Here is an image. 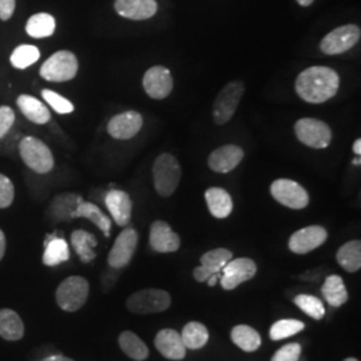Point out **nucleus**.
<instances>
[{
	"instance_id": "obj_43",
	"label": "nucleus",
	"mask_w": 361,
	"mask_h": 361,
	"mask_svg": "<svg viewBox=\"0 0 361 361\" xmlns=\"http://www.w3.org/2000/svg\"><path fill=\"white\" fill-rule=\"evenodd\" d=\"M4 253H6V235L0 229V259L4 257Z\"/></svg>"
},
{
	"instance_id": "obj_8",
	"label": "nucleus",
	"mask_w": 361,
	"mask_h": 361,
	"mask_svg": "<svg viewBox=\"0 0 361 361\" xmlns=\"http://www.w3.org/2000/svg\"><path fill=\"white\" fill-rule=\"evenodd\" d=\"M297 140L312 149H325L332 141V130L319 119L302 118L295 125Z\"/></svg>"
},
{
	"instance_id": "obj_42",
	"label": "nucleus",
	"mask_w": 361,
	"mask_h": 361,
	"mask_svg": "<svg viewBox=\"0 0 361 361\" xmlns=\"http://www.w3.org/2000/svg\"><path fill=\"white\" fill-rule=\"evenodd\" d=\"M16 7V0H0V19L8 20L11 19Z\"/></svg>"
},
{
	"instance_id": "obj_3",
	"label": "nucleus",
	"mask_w": 361,
	"mask_h": 361,
	"mask_svg": "<svg viewBox=\"0 0 361 361\" xmlns=\"http://www.w3.org/2000/svg\"><path fill=\"white\" fill-rule=\"evenodd\" d=\"M78 58L75 54L67 50L52 54L51 56L40 67V77L49 82H68L77 77Z\"/></svg>"
},
{
	"instance_id": "obj_39",
	"label": "nucleus",
	"mask_w": 361,
	"mask_h": 361,
	"mask_svg": "<svg viewBox=\"0 0 361 361\" xmlns=\"http://www.w3.org/2000/svg\"><path fill=\"white\" fill-rule=\"evenodd\" d=\"M301 355V345L298 343H290L279 349L271 361H298Z\"/></svg>"
},
{
	"instance_id": "obj_7",
	"label": "nucleus",
	"mask_w": 361,
	"mask_h": 361,
	"mask_svg": "<svg viewBox=\"0 0 361 361\" xmlns=\"http://www.w3.org/2000/svg\"><path fill=\"white\" fill-rule=\"evenodd\" d=\"M244 92L245 86L240 80H233L219 91L213 104V118L217 125H225L232 119Z\"/></svg>"
},
{
	"instance_id": "obj_37",
	"label": "nucleus",
	"mask_w": 361,
	"mask_h": 361,
	"mask_svg": "<svg viewBox=\"0 0 361 361\" xmlns=\"http://www.w3.org/2000/svg\"><path fill=\"white\" fill-rule=\"evenodd\" d=\"M295 304H296L297 308H300L305 314H308L314 320H322L326 313L323 301L316 296L298 295L295 297Z\"/></svg>"
},
{
	"instance_id": "obj_10",
	"label": "nucleus",
	"mask_w": 361,
	"mask_h": 361,
	"mask_svg": "<svg viewBox=\"0 0 361 361\" xmlns=\"http://www.w3.org/2000/svg\"><path fill=\"white\" fill-rule=\"evenodd\" d=\"M360 37V28L356 25L337 27L322 40L320 50L326 55H338L355 47Z\"/></svg>"
},
{
	"instance_id": "obj_6",
	"label": "nucleus",
	"mask_w": 361,
	"mask_h": 361,
	"mask_svg": "<svg viewBox=\"0 0 361 361\" xmlns=\"http://www.w3.org/2000/svg\"><path fill=\"white\" fill-rule=\"evenodd\" d=\"M171 304V297L162 289H142L133 293L126 301V307L135 314H152L168 310Z\"/></svg>"
},
{
	"instance_id": "obj_48",
	"label": "nucleus",
	"mask_w": 361,
	"mask_h": 361,
	"mask_svg": "<svg viewBox=\"0 0 361 361\" xmlns=\"http://www.w3.org/2000/svg\"><path fill=\"white\" fill-rule=\"evenodd\" d=\"M352 164H353L355 166H356V165L359 166V165H360V155H357V158H355V159L352 161Z\"/></svg>"
},
{
	"instance_id": "obj_23",
	"label": "nucleus",
	"mask_w": 361,
	"mask_h": 361,
	"mask_svg": "<svg viewBox=\"0 0 361 361\" xmlns=\"http://www.w3.org/2000/svg\"><path fill=\"white\" fill-rule=\"evenodd\" d=\"M209 212L216 219H226L233 210V201L231 194L221 188H210L205 192Z\"/></svg>"
},
{
	"instance_id": "obj_15",
	"label": "nucleus",
	"mask_w": 361,
	"mask_h": 361,
	"mask_svg": "<svg viewBox=\"0 0 361 361\" xmlns=\"http://www.w3.org/2000/svg\"><path fill=\"white\" fill-rule=\"evenodd\" d=\"M143 126V118L137 111H125L116 114L107 123V133L114 138L126 141L134 138Z\"/></svg>"
},
{
	"instance_id": "obj_22",
	"label": "nucleus",
	"mask_w": 361,
	"mask_h": 361,
	"mask_svg": "<svg viewBox=\"0 0 361 361\" xmlns=\"http://www.w3.org/2000/svg\"><path fill=\"white\" fill-rule=\"evenodd\" d=\"M16 104L22 114L26 116L28 121L37 125H44L51 119L50 110L46 107V104L40 102L32 95H19L16 99Z\"/></svg>"
},
{
	"instance_id": "obj_20",
	"label": "nucleus",
	"mask_w": 361,
	"mask_h": 361,
	"mask_svg": "<svg viewBox=\"0 0 361 361\" xmlns=\"http://www.w3.org/2000/svg\"><path fill=\"white\" fill-rule=\"evenodd\" d=\"M116 11L131 20H146L154 16L158 6L155 0H116Z\"/></svg>"
},
{
	"instance_id": "obj_19",
	"label": "nucleus",
	"mask_w": 361,
	"mask_h": 361,
	"mask_svg": "<svg viewBox=\"0 0 361 361\" xmlns=\"http://www.w3.org/2000/svg\"><path fill=\"white\" fill-rule=\"evenodd\" d=\"M154 344L157 350L169 360H182L186 356V347L176 329L166 328L159 331L155 336Z\"/></svg>"
},
{
	"instance_id": "obj_35",
	"label": "nucleus",
	"mask_w": 361,
	"mask_h": 361,
	"mask_svg": "<svg viewBox=\"0 0 361 361\" xmlns=\"http://www.w3.org/2000/svg\"><path fill=\"white\" fill-rule=\"evenodd\" d=\"M40 58L38 47L32 44H20L13 50L10 62L18 70H26L27 67L37 63Z\"/></svg>"
},
{
	"instance_id": "obj_32",
	"label": "nucleus",
	"mask_w": 361,
	"mask_h": 361,
	"mask_svg": "<svg viewBox=\"0 0 361 361\" xmlns=\"http://www.w3.org/2000/svg\"><path fill=\"white\" fill-rule=\"evenodd\" d=\"M71 244L74 246L82 262L89 264L94 258L97 257L94 247L98 245V241L94 234L86 232V231H80V229L75 231L71 234Z\"/></svg>"
},
{
	"instance_id": "obj_34",
	"label": "nucleus",
	"mask_w": 361,
	"mask_h": 361,
	"mask_svg": "<svg viewBox=\"0 0 361 361\" xmlns=\"http://www.w3.org/2000/svg\"><path fill=\"white\" fill-rule=\"evenodd\" d=\"M180 338L186 349L197 350L207 345L209 341V331L204 324L190 322L183 326Z\"/></svg>"
},
{
	"instance_id": "obj_41",
	"label": "nucleus",
	"mask_w": 361,
	"mask_h": 361,
	"mask_svg": "<svg viewBox=\"0 0 361 361\" xmlns=\"http://www.w3.org/2000/svg\"><path fill=\"white\" fill-rule=\"evenodd\" d=\"M15 122V113L10 106H0V140L11 130Z\"/></svg>"
},
{
	"instance_id": "obj_29",
	"label": "nucleus",
	"mask_w": 361,
	"mask_h": 361,
	"mask_svg": "<svg viewBox=\"0 0 361 361\" xmlns=\"http://www.w3.org/2000/svg\"><path fill=\"white\" fill-rule=\"evenodd\" d=\"M119 347L126 356L134 361H145L149 357L150 350L142 340L131 331H125L118 338Z\"/></svg>"
},
{
	"instance_id": "obj_1",
	"label": "nucleus",
	"mask_w": 361,
	"mask_h": 361,
	"mask_svg": "<svg viewBox=\"0 0 361 361\" xmlns=\"http://www.w3.org/2000/svg\"><path fill=\"white\" fill-rule=\"evenodd\" d=\"M340 86V78L334 68L313 66L305 68L296 79V92L308 104H324L334 98Z\"/></svg>"
},
{
	"instance_id": "obj_40",
	"label": "nucleus",
	"mask_w": 361,
	"mask_h": 361,
	"mask_svg": "<svg viewBox=\"0 0 361 361\" xmlns=\"http://www.w3.org/2000/svg\"><path fill=\"white\" fill-rule=\"evenodd\" d=\"M13 195H15V189H13V182L4 174H0V209L11 207Z\"/></svg>"
},
{
	"instance_id": "obj_21",
	"label": "nucleus",
	"mask_w": 361,
	"mask_h": 361,
	"mask_svg": "<svg viewBox=\"0 0 361 361\" xmlns=\"http://www.w3.org/2000/svg\"><path fill=\"white\" fill-rule=\"evenodd\" d=\"M104 202L118 226H126L129 224L133 212V202L129 194L122 190H110Z\"/></svg>"
},
{
	"instance_id": "obj_2",
	"label": "nucleus",
	"mask_w": 361,
	"mask_h": 361,
	"mask_svg": "<svg viewBox=\"0 0 361 361\" xmlns=\"http://www.w3.org/2000/svg\"><path fill=\"white\" fill-rule=\"evenodd\" d=\"M153 180L157 193L161 197H170L178 188L180 166L174 155L161 154L155 159Z\"/></svg>"
},
{
	"instance_id": "obj_47",
	"label": "nucleus",
	"mask_w": 361,
	"mask_h": 361,
	"mask_svg": "<svg viewBox=\"0 0 361 361\" xmlns=\"http://www.w3.org/2000/svg\"><path fill=\"white\" fill-rule=\"evenodd\" d=\"M296 1L300 6H302V7H308L314 0H296Z\"/></svg>"
},
{
	"instance_id": "obj_28",
	"label": "nucleus",
	"mask_w": 361,
	"mask_h": 361,
	"mask_svg": "<svg viewBox=\"0 0 361 361\" xmlns=\"http://www.w3.org/2000/svg\"><path fill=\"white\" fill-rule=\"evenodd\" d=\"M336 259L338 265L349 273L360 271L361 243L359 240H352L337 250Z\"/></svg>"
},
{
	"instance_id": "obj_4",
	"label": "nucleus",
	"mask_w": 361,
	"mask_h": 361,
	"mask_svg": "<svg viewBox=\"0 0 361 361\" xmlns=\"http://www.w3.org/2000/svg\"><path fill=\"white\" fill-rule=\"evenodd\" d=\"M89 292L90 286L86 279L80 276L67 277L56 289V304L66 312H77L86 304Z\"/></svg>"
},
{
	"instance_id": "obj_49",
	"label": "nucleus",
	"mask_w": 361,
	"mask_h": 361,
	"mask_svg": "<svg viewBox=\"0 0 361 361\" xmlns=\"http://www.w3.org/2000/svg\"><path fill=\"white\" fill-rule=\"evenodd\" d=\"M344 361H359L357 359H355V357H349V359H345Z\"/></svg>"
},
{
	"instance_id": "obj_13",
	"label": "nucleus",
	"mask_w": 361,
	"mask_h": 361,
	"mask_svg": "<svg viewBox=\"0 0 361 361\" xmlns=\"http://www.w3.org/2000/svg\"><path fill=\"white\" fill-rule=\"evenodd\" d=\"M328 238V232L323 226L313 225L293 233L289 238V249L296 255H307L320 247Z\"/></svg>"
},
{
	"instance_id": "obj_44",
	"label": "nucleus",
	"mask_w": 361,
	"mask_h": 361,
	"mask_svg": "<svg viewBox=\"0 0 361 361\" xmlns=\"http://www.w3.org/2000/svg\"><path fill=\"white\" fill-rule=\"evenodd\" d=\"M40 361H74L73 359H70V357H66V356H61V355H58V356H50V357H46V359H43V360Z\"/></svg>"
},
{
	"instance_id": "obj_31",
	"label": "nucleus",
	"mask_w": 361,
	"mask_h": 361,
	"mask_svg": "<svg viewBox=\"0 0 361 361\" xmlns=\"http://www.w3.org/2000/svg\"><path fill=\"white\" fill-rule=\"evenodd\" d=\"M82 197L77 194H62L58 195L52 201L51 207L49 209V216L55 221H67L71 219V214L75 207L82 202Z\"/></svg>"
},
{
	"instance_id": "obj_33",
	"label": "nucleus",
	"mask_w": 361,
	"mask_h": 361,
	"mask_svg": "<svg viewBox=\"0 0 361 361\" xmlns=\"http://www.w3.org/2000/svg\"><path fill=\"white\" fill-rule=\"evenodd\" d=\"M232 341L238 347V348L245 350V352H255L257 350L262 340L257 331L249 325H237L232 329Z\"/></svg>"
},
{
	"instance_id": "obj_14",
	"label": "nucleus",
	"mask_w": 361,
	"mask_h": 361,
	"mask_svg": "<svg viewBox=\"0 0 361 361\" xmlns=\"http://www.w3.org/2000/svg\"><path fill=\"white\" fill-rule=\"evenodd\" d=\"M143 89L153 99H165L173 90V77L164 66L150 67L143 75Z\"/></svg>"
},
{
	"instance_id": "obj_25",
	"label": "nucleus",
	"mask_w": 361,
	"mask_h": 361,
	"mask_svg": "<svg viewBox=\"0 0 361 361\" xmlns=\"http://www.w3.org/2000/svg\"><path fill=\"white\" fill-rule=\"evenodd\" d=\"M25 336V324L13 310H0V337L7 341H18Z\"/></svg>"
},
{
	"instance_id": "obj_17",
	"label": "nucleus",
	"mask_w": 361,
	"mask_h": 361,
	"mask_svg": "<svg viewBox=\"0 0 361 361\" xmlns=\"http://www.w3.org/2000/svg\"><path fill=\"white\" fill-rule=\"evenodd\" d=\"M233 258V253L225 247L209 250L201 257V265L193 271V277L198 283H207V279L222 271V268Z\"/></svg>"
},
{
	"instance_id": "obj_16",
	"label": "nucleus",
	"mask_w": 361,
	"mask_h": 361,
	"mask_svg": "<svg viewBox=\"0 0 361 361\" xmlns=\"http://www.w3.org/2000/svg\"><path fill=\"white\" fill-rule=\"evenodd\" d=\"M149 244L157 253H174L180 249V238L168 222L155 221L150 228Z\"/></svg>"
},
{
	"instance_id": "obj_9",
	"label": "nucleus",
	"mask_w": 361,
	"mask_h": 361,
	"mask_svg": "<svg viewBox=\"0 0 361 361\" xmlns=\"http://www.w3.org/2000/svg\"><path fill=\"white\" fill-rule=\"evenodd\" d=\"M271 194L277 202L293 210L304 209L310 204V194L296 180L288 178L274 180L271 185Z\"/></svg>"
},
{
	"instance_id": "obj_24",
	"label": "nucleus",
	"mask_w": 361,
	"mask_h": 361,
	"mask_svg": "<svg viewBox=\"0 0 361 361\" xmlns=\"http://www.w3.org/2000/svg\"><path fill=\"white\" fill-rule=\"evenodd\" d=\"M322 293H323L325 301L334 308H338L348 301L347 286L338 274H331L325 279L323 288H322Z\"/></svg>"
},
{
	"instance_id": "obj_18",
	"label": "nucleus",
	"mask_w": 361,
	"mask_h": 361,
	"mask_svg": "<svg viewBox=\"0 0 361 361\" xmlns=\"http://www.w3.org/2000/svg\"><path fill=\"white\" fill-rule=\"evenodd\" d=\"M244 158V150L237 145H225L212 152L209 155V168L216 173H231L237 168Z\"/></svg>"
},
{
	"instance_id": "obj_30",
	"label": "nucleus",
	"mask_w": 361,
	"mask_h": 361,
	"mask_svg": "<svg viewBox=\"0 0 361 361\" xmlns=\"http://www.w3.org/2000/svg\"><path fill=\"white\" fill-rule=\"evenodd\" d=\"M56 28L55 18L47 13L32 15L26 25V32L31 38H49L54 35Z\"/></svg>"
},
{
	"instance_id": "obj_12",
	"label": "nucleus",
	"mask_w": 361,
	"mask_h": 361,
	"mask_svg": "<svg viewBox=\"0 0 361 361\" xmlns=\"http://www.w3.org/2000/svg\"><path fill=\"white\" fill-rule=\"evenodd\" d=\"M138 245V233L133 228H128L122 231L116 237V243L111 247L107 262L111 268L121 269L129 265L131 258L135 253V249Z\"/></svg>"
},
{
	"instance_id": "obj_11",
	"label": "nucleus",
	"mask_w": 361,
	"mask_h": 361,
	"mask_svg": "<svg viewBox=\"0 0 361 361\" xmlns=\"http://www.w3.org/2000/svg\"><path fill=\"white\" fill-rule=\"evenodd\" d=\"M257 273V265L250 258L231 259L224 268L219 277L221 285L225 290H233L237 286L252 280Z\"/></svg>"
},
{
	"instance_id": "obj_27",
	"label": "nucleus",
	"mask_w": 361,
	"mask_h": 361,
	"mask_svg": "<svg viewBox=\"0 0 361 361\" xmlns=\"http://www.w3.org/2000/svg\"><path fill=\"white\" fill-rule=\"evenodd\" d=\"M70 249L63 238H58L56 235H49L44 243V255L43 264L47 267H56L62 262L68 261Z\"/></svg>"
},
{
	"instance_id": "obj_5",
	"label": "nucleus",
	"mask_w": 361,
	"mask_h": 361,
	"mask_svg": "<svg viewBox=\"0 0 361 361\" xmlns=\"http://www.w3.org/2000/svg\"><path fill=\"white\" fill-rule=\"evenodd\" d=\"M19 154L26 166L38 174H46L54 168V155L50 147L35 137H25L19 143Z\"/></svg>"
},
{
	"instance_id": "obj_26",
	"label": "nucleus",
	"mask_w": 361,
	"mask_h": 361,
	"mask_svg": "<svg viewBox=\"0 0 361 361\" xmlns=\"http://www.w3.org/2000/svg\"><path fill=\"white\" fill-rule=\"evenodd\" d=\"M79 217H83V219H90L91 222L94 225H97L102 233L104 234V237H110V232H111V221L110 219L104 214V212L91 204V202H85L82 201L75 210L71 214V219H79Z\"/></svg>"
},
{
	"instance_id": "obj_46",
	"label": "nucleus",
	"mask_w": 361,
	"mask_h": 361,
	"mask_svg": "<svg viewBox=\"0 0 361 361\" xmlns=\"http://www.w3.org/2000/svg\"><path fill=\"white\" fill-rule=\"evenodd\" d=\"M353 153L356 155L361 154V140L360 138H357L355 143H353Z\"/></svg>"
},
{
	"instance_id": "obj_36",
	"label": "nucleus",
	"mask_w": 361,
	"mask_h": 361,
	"mask_svg": "<svg viewBox=\"0 0 361 361\" xmlns=\"http://www.w3.org/2000/svg\"><path fill=\"white\" fill-rule=\"evenodd\" d=\"M305 328V324L295 319H285L273 324L269 331V337L273 341H280L290 336L300 334Z\"/></svg>"
},
{
	"instance_id": "obj_45",
	"label": "nucleus",
	"mask_w": 361,
	"mask_h": 361,
	"mask_svg": "<svg viewBox=\"0 0 361 361\" xmlns=\"http://www.w3.org/2000/svg\"><path fill=\"white\" fill-rule=\"evenodd\" d=\"M219 273H214V274H212L209 279H207V284L209 286H214V285L217 284V281L219 280Z\"/></svg>"
},
{
	"instance_id": "obj_38",
	"label": "nucleus",
	"mask_w": 361,
	"mask_h": 361,
	"mask_svg": "<svg viewBox=\"0 0 361 361\" xmlns=\"http://www.w3.org/2000/svg\"><path fill=\"white\" fill-rule=\"evenodd\" d=\"M42 97L58 114H71L74 111V104L55 91L46 89L42 91Z\"/></svg>"
}]
</instances>
